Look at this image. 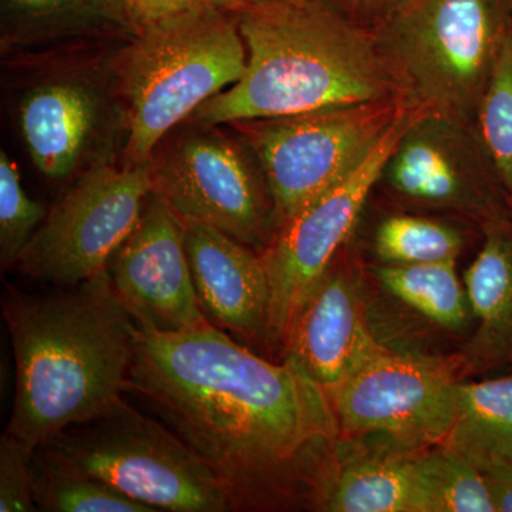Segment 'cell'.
Listing matches in <instances>:
<instances>
[{
  "label": "cell",
  "mask_w": 512,
  "mask_h": 512,
  "mask_svg": "<svg viewBox=\"0 0 512 512\" xmlns=\"http://www.w3.org/2000/svg\"><path fill=\"white\" fill-rule=\"evenodd\" d=\"M433 512H495L481 471L453 448L412 457Z\"/></svg>",
  "instance_id": "603a6c76"
},
{
  "label": "cell",
  "mask_w": 512,
  "mask_h": 512,
  "mask_svg": "<svg viewBox=\"0 0 512 512\" xmlns=\"http://www.w3.org/2000/svg\"><path fill=\"white\" fill-rule=\"evenodd\" d=\"M282 348L328 393L386 349L367 326L346 259L336 256L293 318Z\"/></svg>",
  "instance_id": "9a60e30c"
},
{
  "label": "cell",
  "mask_w": 512,
  "mask_h": 512,
  "mask_svg": "<svg viewBox=\"0 0 512 512\" xmlns=\"http://www.w3.org/2000/svg\"><path fill=\"white\" fill-rule=\"evenodd\" d=\"M340 9L363 25L375 28L400 8L406 0H332Z\"/></svg>",
  "instance_id": "f546056e"
},
{
  "label": "cell",
  "mask_w": 512,
  "mask_h": 512,
  "mask_svg": "<svg viewBox=\"0 0 512 512\" xmlns=\"http://www.w3.org/2000/svg\"><path fill=\"white\" fill-rule=\"evenodd\" d=\"M377 281L414 311L443 328L467 325L471 308L466 286L456 271V261L417 265H383Z\"/></svg>",
  "instance_id": "44dd1931"
},
{
  "label": "cell",
  "mask_w": 512,
  "mask_h": 512,
  "mask_svg": "<svg viewBox=\"0 0 512 512\" xmlns=\"http://www.w3.org/2000/svg\"><path fill=\"white\" fill-rule=\"evenodd\" d=\"M127 392L224 478L238 510L288 497L339 437L328 392L295 360L268 362L211 323L165 333L134 322Z\"/></svg>",
  "instance_id": "6da1fadb"
},
{
  "label": "cell",
  "mask_w": 512,
  "mask_h": 512,
  "mask_svg": "<svg viewBox=\"0 0 512 512\" xmlns=\"http://www.w3.org/2000/svg\"><path fill=\"white\" fill-rule=\"evenodd\" d=\"M2 47L39 45L113 26L103 0H0Z\"/></svg>",
  "instance_id": "7402d4cb"
},
{
  "label": "cell",
  "mask_w": 512,
  "mask_h": 512,
  "mask_svg": "<svg viewBox=\"0 0 512 512\" xmlns=\"http://www.w3.org/2000/svg\"><path fill=\"white\" fill-rule=\"evenodd\" d=\"M322 505L332 512H433L409 457L360 461L343 468Z\"/></svg>",
  "instance_id": "d6986e66"
},
{
  "label": "cell",
  "mask_w": 512,
  "mask_h": 512,
  "mask_svg": "<svg viewBox=\"0 0 512 512\" xmlns=\"http://www.w3.org/2000/svg\"><path fill=\"white\" fill-rule=\"evenodd\" d=\"M464 238L456 228L417 215H394L376 232V254L387 265L456 261Z\"/></svg>",
  "instance_id": "cb8c5ba5"
},
{
  "label": "cell",
  "mask_w": 512,
  "mask_h": 512,
  "mask_svg": "<svg viewBox=\"0 0 512 512\" xmlns=\"http://www.w3.org/2000/svg\"><path fill=\"white\" fill-rule=\"evenodd\" d=\"M471 313L478 326L458 356L463 375L473 376L512 363V224L505 218L485 225V241L464 275Z\"/></svg>",
  "instance_id": "e0dca14e"
},
{
  "label": "cell",
  "mask_w": 512,
  "mask_h": 512,
  "mask_svg": "<svg viewBox=\"0 0 512 512\" xmlns=\"http://www.w3.org/2000/svg\"><path fill=\"white\" fill-rule=\"evenodd\" d=\"M409 106L383 100L232 123L258 158L278 229L353 170Z\"/></svg>",
  "instance_id": "52a82bcc"
},
{
  "label": "cell",
  "mask_w": 512,
  "mask_h": 512,
  "mask_svg": "<svg viewBox=\"0 0 512 512\" xmlns=\"http://www.w3.org/2000/svg\"><path fill=\"white\" fill-rule=\"evenodd\" d=\"M106 272L114 295L143 328L168 333L210 323L192 282L185 221L153 190Z\"/></svg>",
  "instance_id": "7c38bea8"
},
{
  "label": "cell",
  "mask_w": 512,
  "mask_h": 512,
  "mask_svg": "<svg viewBox=\"0 0 512 512\" xmlns=\"http://www.w3.org/2000/svg\"><path fill=\"white\" fill-rule=\"evenodd\" d=\"M235 15L247 69L237 83L205 101L192 123L224 126L404 100L375 30L332 0H259Z\"/></svg>",
  "instance_id": "3957f363"
},
{
  "label": "cell",
  "mask_w": 512,
  "mask_h": 512,
  "mask_svg": "<svg viewBox=\"0 0 512 512\" xmlns=\"http://www.w3.org/2000/svg\"><path fill=\"white\" fill-rule=\"evenodd\" d=\"M45 205L23 190L19 167L6 151L0 153V264L16 265L23 249L43 221Z\"/></svg>",
  "instance_id": "484cf974"
},
{
  "label": "cell",
  "mask_w": 512,
  "mask_h": 512,
  "mask_svg": "<svg viewBox=\"0 0 512 512\" xmlns=\"http://www.w3.org/2000/svg\"><path fill=\"white\" fill-rule=\"evenodd\" d=\"M444 446L478 470L512 461V375L457 383L456 420Z\"/></svg>",
  "instance_id": "ac0fdd59"
},
{
  "label": "cell",
  "mask_w": 512,
  "mask_h": 512,
  "mask_svg": "<svg viewBox=\"0 0 512 512\" xmlns=\"http://www.w3.org/2000/svg\"><path fill=\"white\" fill-rule=\"evenodd\" d=\"M476 128L501 183L512 195V30L478 107Z\"/></svg>",
  "instance_id": "d4e9b609"
},
{
  "label": "cell",
  "mask_w": 512,
  "mask_h": 512,
  "mask_svg": "<svg viewBox=\"0 0 512 512\" xmlns=\"http://www.w3.org/2000/svg\"><path fill=\"white\" fill-rule=\"evenodd\" d=\"M214 5L218 8L228 10V12L237 13L238 10L247 8L252 3L259 2V0H212Z\"/></svg>",
  "instance_id": "1f68e13d"
},
{
  "label": "cell",
  "mask_w": 512,
  "mask_h": 512,
  "mask_svg": "<svg viewBox=\"0 0 512 512\" xmlns=\"http://www.w3.org/2000/svg\"><path fill=\"white\" fill-rule=\"evenodd\" d=\"M404 200L501 217L495 194L505 188L483 146L476 124L426 113L397 144L382 177Z\"/></svg>",
  "instance_id": "4fadbf2b"
},
{
  "label": "cell",
  "mask_w": 512,
  "mask_h": 512,
  "mask_svg": "<svg viewBox=\"0 0 512 512\" xmlns=\"http://www.w3.org/2000/svg\"><path fill=\"white\" fill-rule=\"evenodd\" d=\"M116 123L127 126L124 106L86 73L50 77L20 100V133L33 164L50 180L109 163Z\"/></svg>",
  "instance_id": "5bb4252c"
},
{
  "label": "cell",
  "mask_w": 512,
  "mask_h": 512,
  "mask_svg": "<svg viewBox=\"0 0 512 512\" xmlns=\"http://www.w3.org/2000/svg\"><path fill=\"white\" fill-rule=\"evenodd\" d=\"M426 113L407 107L353 170L281 225L259 252L271 286L269 345L282 346L296 313L348 241L397 144Z\"/></svg>",
  "instance_id": "30bf717a"
},
{
  "label": "cell",
  "mask_w": 512,
  "mask_h": 512,
  "mask_svg": "<svg viewBox=\"0 0 512 512\" xmlns=\"http://www.w3.org/2000/svg\"><path fill=\"white\" fill-rule=\"evenodd\" d=\"M495 512H512V461H497L480 468Z\"/></svg>",
  "instance_id": "f1b7e54d"
},
{
  "label": "cell",
  "mask_w": 512,
  "mask_h": 512,
  "mask_svg": "<svg viewBox=\"0 0 512 512\" xmlns=\"http://www.w3.org/2000/svg\"><path fill=\"white\" fill-rule=\"evenodd\" d=\"M3 316L15 356V400L6 433L36 450L124 403L134 320L107 272L70 292L29 296L9 288Z\"/></svg>",
  "instance_id": "7a4b0ae2"
},
{
  "label": "cell",
  "mask_w": 512,
  "mask_h": 512,
  "mask_svg": "<svg viewBox=\"0 0 512 512\" xmlns=\"http://www.w3.org/2000/svg\"><path fill=\"white\" fill-rule=\"evenodd\" d=\"M192 123V121H191ZM192 123L150 158L153 191L184 221L220 229L258 252L276 231L274 201L247 141Z\"/></svg>",
  "instance_id": "ba28073f"
},
{
  "label": "cell",
  "mask_w": 512,
  "mask_h": 512,
  "mask_svg": "<svg viewBox=\"0 0 512 512\" xmlns=\"http://www.w3.org/2000/svg\"><path fill=\"white\" fill-rule=\"evenodd\" d=\"M185 249L208 322L228 335L269 345L271 286L261 254L194 221H185Z\"/></svg>",
  "instance_id": "2e32d148"
},
{
  "label": "cell",
  "mask_w": 512,
  "mask_h": 512,
  "mask_svg": "<svg viewBox=\"0 0 512 512\" xmlns=\"http://www.w3.org/2000/svg\"><path fill=\"white\" fill-rule=\"evenodd\" d=\"M208 5H214V2L212 0H138L131 35L154 23L163 22Z\"/></svg>",
  "instance_id": "83f0119b"
},
{
  "label": "cell",
  "mask_w": 512,
  "mask_h": 512,
  "mask_svg": "<svg viewBox=\"0 0 512 512\" xmlns=\"http://www.w3.org/2000/svg\"><path fill=\"white\" fill-rule=\"evenodd\" d=\"M456 367L384 349L328 393L339 436L382 433L403 446H443L456 420Z\"/></svg>",
  "instance_id": "8fae6325"
},
{
  "label": "cell",
  "mask_w": 512,
  "mask_h": 512,
  "mask_svg": "<svg viewBox=\"0 0 512 512\" xmlns=\"http://www.w3.org/2000/svg\"><path fill=\"white\" fill-rule=\"evenodd\" d=\"M247 60L237 15L215 5L131 35L113 63L127 116L126 164L150 163L175 127L244 76Z\"/></svg>",
  "instance_id": "277c9868"
},
{
  "label": "cell",
  "mask_w": 512,
  "mask_h": 512,
  "mask_svg": "<svg viewBox=\"0 0 512 512\" xmlns=\"http://www.w3.org/2000/svg\"><path fill=\"white\" fill-rule=\"evenodd\" d=\"M373 30L407 103L476 124L512 0H406Z\"/></svg>",
  "instance_id": "5b68a950"
},
{
  "label": "cell",
  "mask_w": 512,
  "mask_h": 512,
  "mask_svg": "<svg viewBox=\"0 0 512 512\" xmlns=\"http://www.w3.org/2000/svg\"><path fill=\"white\" fill-rule=\"evenodd\" d=\"M107 18L116 28L133 33L138 0H103Z\"/></svg>",
  "instance_id": "4dcf8cb0"
},
{
  "label": "cell",
  "mask_w": 512,
  "mask_h": 512,
  "mask_svg": "<svg viewBox=\"0 0 512 512\" xmlns=\"http://www.w3.org/2000/svg\"><path fill=\"white\" fill-rule=\"evenodd\" d=\"M35 450L12 434L0 440V511H36L33 498L32 460Z\"/></svg>",
  "instance_id": "4316f807"
},
{
  "label": "cell",
  "mask_w": 512,
  "mask_h": 512,
  "mask_svg": "<svg viewBox=\"0 0 512 512\" xmlns=\"http://www.w3.org/2000/svg\"><path fill=\"white\" fill-rule=\"evenodd\" d=\"M33 498L46 512H156L70 463L47 444L32 460Z\"/></svg>",
  "instance_id": "ffe728a7"
},
{
  "label": "cell",
  "mask_w": 512,
  "mask_h": 512,
  "mask_svg": "<svg viewBox=\"0 0 512 512\" xmlns=\"http://www.w3.org/2000/svg\"><path fill=\"white\" fill-rule=\"evenodd\" d=\"M43 444L156 512L238 510L229 485L194 448L126 402Z\"/></svg>",
  "instance_id": "8992f818"
},
{
  "label": "cell",
  "mask_w": 512,
  "mask_h": 512,
  "mask_svg": "<svg viewBox=\"0 0 512 512\" xmlns=\"http://www.w3.org/2000/svg\"><path fill=\"white\" fill-rule=\"evenodd\" d=\"M151 190L150 163L87 168L47 211L16 266L37 281L64 286L104 274Z\"/></svg>",
  "instance_id": "9c48e42d"
}]
</instances>
